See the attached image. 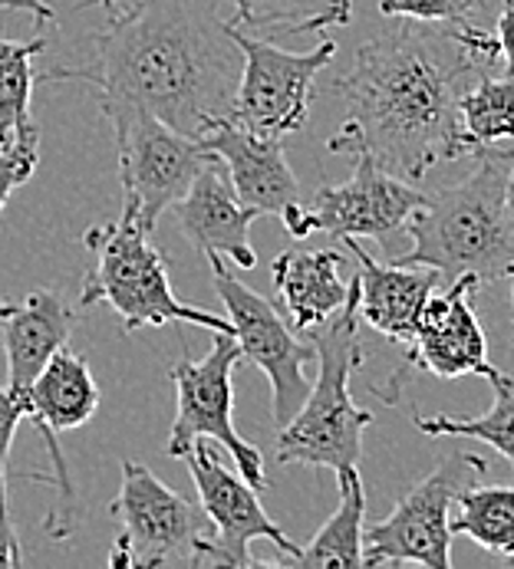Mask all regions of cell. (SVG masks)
<instances>
[{
	"label": "cell",
	"instance_id": "obj_35",
	"mask_svg": "<svg viewBox=\"0 0 514 569\" xmlns=\"http://www.w3.org/2000/svg\"><path fill=\"white\" fill-rule=\"evenodd\" d=\"M505 563H508V567L514 569V553H512V557H505Z\"/></svg>",
	"mask_w": 514,
	"mask_h": 569
},
{
	"label": "cell",
	"instance_id": "obj_20",
	"mask_svg": "<svg viewBox=\"0 0 514 569\" xmlns=\"http://www.w3.org/2000/svg\"><path fill=\"white\" fill-rule=\"evenodd\" d=\"M340 481V503L334 517L314 533L307 547H300V557L294 567H334L356 569L363 567V517H366V490L356 475V468H346L337 475Z\"/></svg>",
	"mask_w": 514,
	"mask_h": 569
},
{
	"label": "cell",
	"instance_id": "obj_18",
	"mask_svg": "<svg viewBox=\"0 0 514 569\" xmlns=\"http://www.w3.org/2000/svg\"><path fill=\"white\" fill-rule=\"evenodd\" d=\"M3 356H7V392L23 411V399L43 366L67 346L77 326V310L50 290L30 293L20 307L0 320Z\"/></svg>",
	"mask_w": 514,
	"mask_h": 569
},
{
	"label": "cell",
	"instance_id": "obj_31",
	"mask_svg": "<svg viewBox=\"0 0 514 569\" xmlns=\"http://www.w3.org/2000/svg\"><path fill=\"white\" fill-rule=\"evenodd\" d=\"M0 10H23V13H33L40 23H50L57 17L47 0H0Z\"/></svg>",
	"mask_w": 514,
	"mask_h": 569
},
{
	"label": "cell",
	"instance_id": "obj_33",
	"mask_svg": "<svg viewBox=\"0 0 514 569\" xmlns=\"http://www.w3.org/2000/svg\"><path fill=\"white\" fill-rule=\"evenodd\" d=\"M10 307H13V303H0V320H3L7 313H10Z\"/></svg>",
	"mask_w": 514,
	"mask_h": 569
},
{
	"label": "cell",
	"instance_id": "obj_24",
	"mask_svg": "<svg viewBox=\"0 0 514 569\" xmlns=\"http://www.w3.org/2000/svg\"><path fill=\"white\" fill-rule=\"evenodd\" d=\"M47 50L43 37L33 40H0V149L23 139L37 122L30 119L33 96V60Z\"/></svg>",
	"mask_w": 514,
	"mask_h": 569
},
{
	"label": "cell",
	"instance_id": "obj_6",
	"mask_svg": "<svg viewBox=\"0 0 514 569\" xmlns=\"http://www.w3.org/2000/svg\"><path fill=\"white\" fill-rule=\"evenodd\" d=\"M112 517L119 520V540L109 567L116 569H159L178 560L201 567L215 537L208 513L139 461H122V488L112 500Z\"/></svg>",
	"mask_w": 514,
	"mask_h": 569
},
{
	"label": "cell",
	"instance_id": "obj_9",
	"mask_svg": "<svg viewBox=\"0 0 514 569\" xmlns=\"http://www.w3.org/2000/svg\"><path fill=\"white\" fill-rule=\"evenodd\" d=\"M231 37L245 57L231 122L264 139H284L290 132H300L310 112L314 80L337 57V43L320 40L307 53H290L267 37H251L235 20Z\"/></svg>",
	"mask_w": 514,
	"mask_h": 569
},
{
	"label": "cell",
	"instance_id": "obj_14",
	"mask_svg": "<svg viewBox=\"0 0 514 569\" xmlns=\"http://www.w3.org/2000/svg\"><path fill=\"white\" fill-rule=\"evenodd\" d=\"M482 283L475 277H458L448 283V290L432 293V300L423 310L419 329L409 342L406 366L393 376L389 389H376V396L386 406L399 402V382L406 372L426 369L438 379H462V376H478L485 382H498L505 372L488 359V339L472 310V293Z\"/></svg>",
	"mask_w": 514,
	"mask_h": 569
},
{
	"label": "cell",
	"instance_id": "obj_23",
	"mask_svg": "<svg viewBox=\"0 0 514 569\" xmlns=\"http://www.w3.org/2000/svg\"><path fill=\"white\" fill-rule=\"evenodd\" d=\"M235 10V23L245 30L267 33H320L327 27L349 23L353 3L349 0H228Z\"/></svg>",
	"mask_w": 514,
	"mask_h": 569
},
{
	"label": "cell",
	"instance_id": "obj_13",
	"mask_svg": "<svg viewBox=\"0 0 514 569\" xmlns=\"http://www.w3.org/2000/svg\"><path fill=\"white\" fill-rule=\"evenodd\" d=\"M426 194L416 191L406 178L389 174L369 156H356L349 181L320 188L314 204H304L300 224L290 238L330 234V238H373L389 241L396 231H406L409 218L423 208Z\"/></svg>",
	"mask_w": 514,
	"mask_h": 569
},
{
	"label": "cell",
	"instance_id": "obj_28",
	"mask_svg": "<svg viewBox=\"0 0 514 569\" xmlns=\"http://www.w3.org/2000/svg\"><path fill=\"white\" fill-rule=\"evenodd\" d=\"M20 418H23L20 406L10 399L7 389H0V517H10V510H7V455H10Z\"/></svg>",
	"mask_w": 514,
	"mask_h": 569
},
{
	"label": "cell",
	"instance_id": "obj_10",
	"mask_svg": "<svg viewBox=\"0 0 514 569\" xmlns=\"http://www.w3.org/2000/svg\"><path fill=\"white\" fill-rule=\"evenodd\" d=\"M109 122L119 146L122 214L139 221L146 231H156L159 218L211 162V152L152 112H116Z\"/></svg>",
	"mask_w": 514,
	"mask_h": 569
},
{
	"label": "cell",
	"instance_id": "obj_17",
	"mask_svg": "<svg viewBox=\"0 0 514 569\" xmlns=\"http://www.w3.org/2000/svg\"><path fill=\"white\" fill-rule=\"evenodd\" d=\"M343 244L359 263V320L386 339L409 346L442 277L428 267H403L396 260L379 263L356 238H343Z\"/></svg>",
	"mask_w": 514,
	"mask_h": 569
},
{
	"label": "cell",
	"instance_id": "obj_7",
	"mask_svg": "<svg viewBox=\"0 0 514 569\" xmlns=\"http://www.w3.org/2000/svg\"><path fill=\"white\" fill-rule=\"evenodd\" d=\"M241 362L238 339L231 332H211V352L201 362L181 359L171 366L175 382V421L169 431V455L185 458L201 438L218 441L238 475L260 493L267 490L264 458L235 428V366Z\"/></svg>",
	"mask_w": 514,
	"mask_h": 569
},
{
	"label": "cell",
	"instance_id": "obj_3",
	"mask_svg": "<svg viewBox=\"0 0 514 569\" xmlns=\"http://www.w3.org/2000/svg\"><path fill=\"white\" fill-rule=\"evenodd\" d=\"M475 171L448 188L426 194L406 231L413 250L399 253L403 267H428L442 280L475 277L492 283L514 273V214L508 204L512 149H482Z\"/></svg>",
	"mask_w": 514,
	"mask_h": 569
},
{
	"label": "cell",
	"instance_id": "obj_1",
	"mask_svg": "<svg viewBox=\"0 0 514 569\" xmlns=\"http://www.w3.org/2000/svg\"><path fill=\"white\" fill-rule=\"evenodd\" d=\"M225 3L136 0L96 33L89 67H60L37 82H89L106 119L116 112H152L201 142L231 119L245 67Z\"/></svg>",
	"mask_w": 514,
	"mask_h": 569
},
{
	"label": "cell",
	"instance_id": "obj_36",
	"mask_svg": "<svg viewBox=\"0 0 514 569\" xmlns=\"http://www.w3.org/2000/svg\"><path fill=\"white\" fill-rule=\"evenodd\" d=\"M512 313H514V273H512Z\"/></svg>",
	"mask_w": 514,
	"mask_h": 569
},
{
	"label": "cell",
	"instance_id": "obj_4",
	"mask_svg": "<svg viewBox=\"0 0 514 569\" xmlns=\"http://www.w3.org/2000/svg\"><path fill=\"white\" fill-rule=\"evenodd\" d=\"M317 349V382L300 411L277 435V465H307L340 475L363 458V431L373 411L349 396V376L363 366L359 342V277L349 280V297L324 326L310 329Z\"/></svg>",
	"mask_w": 514,
	"mask_h": 569
},
{
	"label": "cell",
	"instance_id": "obj_30",
	"mask_svg": "<svg viewBox=\"0 0 514 569\" xmlns=\"http://www.w3.org/2000/svg\"><path fill=\"white\" fill-rule=\"evenodd\" d=\"M20 563H23V553H20L17 530H13L10 517H0V569H13Z\"/></svg>",
	"mask_w": 514,
	"mask_h": 569
},
{
	"label": "cell",
	"instance_id": "obj_5",
	"mask_svg": "<svg viewBox=\"0 0 514 569\" xmlns=\"http://www.w3.org/2000/svg\"><path fill=\"white\" fill-rule=\"evenodd\" d=\"M149 234L152 231H146L129 214L112 224L89 228L83 244L92 253V267L86 270L77 307L109 303L119 313L126 332H139L146 326L159 329L188 323L235 336L228 317H215L195 303H181L171 293L166 253L149 241Z\"/></svg>",
	"mask_w": 514,
	"mask_h": 569
},
{
	"label": "cell",
	"instance_id": "obj_16",
	"mask_svg": "<svg viewBox=\"0 0 514 569\" xmlns=\"http://www.w3.org/2000/svg\"><path fill=\"white\" fill-rule=\"evenodd\" d=\"M171 211L178 231L201 257H225L241 270H251L257 263L251 247V221L257 214L238 201L225 164L215 156L198 171L191 188L171 204Z\"/></svg>",
	"mask_w": 514,
	"mask_h": 569
},
{
	"label": "cell",
	"instance_id": "obj_22",
	"mask_svg": "<svg viewBox=\"0 0 514 569\" xmlns=\"http://www.w3.org/2000/svg\"><path fill=\"white\" fill-rule=\"evenodd\" d=\"M458 517H452V537H468L485 553H514V488H468L455 497Z\"/></svg>",
	"mask_w": 514,
	"mask_h": 569
},
{
	"label": "cell",
	"instance_id": "obj_26",
	"mask_svg": "<svg viewBox=\"0 0 514 569\" xmlns=\"http://www.w3.org/2000/svg\"><path fill=\"white\" fill-rule=\"evenodd\" d=\"M478 10V0H379V13L396 20H419V23H472L468 17Z\"/></svg>",
	"mask_w": 514,
	"mask_h": 569
},
{
	"label": "cell",
	"instance_id": "obj_12",
	"mask_svg": "<svg viewBox=\"0 0 514 569\" xmlns=\"http://www.w3.org/2000/svg\"><path fill=\"white\" fill-rule=\"evenodd\" d=\"M185 465L191 471V481L198 490L201 510L208 513L215 537L201 557V567H228V569H251L255 557H251V543L255 540H270L280 553L290 557V563L300 557V543H294L260 507L257 490L231 475L218 451L201 441H195L185 455Z\"/></svg>",
	"mask_w": 514,
	"mask_h": 569
},
{
	"label": "cell",
	"instance_id": "obj_2",
	"mask_svg": "<svg viewBox=\"0 0 514 569\" xmlns=\"http://www.w3.org/2000/svg\"><path fill=\"white\" fill-rule=\"evenodd\" d=\"M475 57L455 23L396 17L359 43L353 67L334 80L346 122L330 136L334 156H369L396 178H423L438 162L468 156L458 132L462 80Z\"/></svg>",
	"mask_w": 514,
	"mask_h": 569
},
{
	"label": "cell",
	"instance_id": "obj_8",
	"mask_svg": "<svg viewBox=\"0 0 514 569\" xmlns=\"http://www.w3.org/2000/svg\"><path fill=\"white\" fill-rule=\"evenodd\" d=\"M488 475V465L475 455H448L428 478L409 490L386 520L366 530L363 567L428 569L452 567V507L458 490Z\"/></svg>",
	"mask_w": 514,
	"mask_h": 569
},
{
	"label": "cell",
	"instance_id": "obj_34",
	"mask_svg": "<svg viewBox=\"0 0 514 569\" xmlns=\"http://www.w3.org/2000/svg\"><path fill=\"white\" fill-rule=\"evenodd\" d=\"M99 3H102V7H106V10H109V13H112V10H116V0H99Z\"/></svg>",
	"mask_w": 514,
	"mask_h": 569
},
{
	"label": "cell",
	"instance_id": "obj_25",
	"mask_svg": "<svg viewBox=\"0 0 514 569\" xmlns=\"http://www.w3.org/2000/svg\"><path fill=\"white\" fill-rule=\"evenodd\" d=\"M495 406L478 418H448V415H413V425L428 438H478L492 445L514 468V379L502 376L492 382Z\"/></svg>",
	"mask_w": 514,
	"mask_h": 569
},
{
	"label": "cell",
	"instance_id": "obj_11",
	"mask_svg": "<svg viewBox=\"0 0 514 569\" xmlns=\"http://www.w3.org/2000/svg\"><path fill=\"white\" fill-rule=\"evenodd\" d=\"M208 267H211L215 293L235 329L241 362H251L267 376L270 399H274V421L277 428H284L314 389L307 379V362L317 359V349L314 342H300L294 336L297 329L284 323V317L267 297L235 280L231 270L225 267V257H208Z\"/></svg>",
	"mask_w": 514,
	"mask_h": 569
},
{
	"label": "cell",
	"instance_id": "obj_19",
	"mask_svg": "<svg viewBox=\"0 0 514 569\" xmlns=\"http://www.w3.org/2000/svg\"><path fill=\"white\" fill-rule=\"evenodd\" d=\"M343 267L346 257L330 247L277 253L270 267L274 293L297 332L324 326L346 303L349 280H343Z\"/></svg>",
	"mask_w": 514,
	"mask_h": 569
},
{
	"label": "cell",
	"instance_id": "obj_15",
	"mask_svg": "<svg viewBox=\"0 0 514 569\" xmlns=\"http://www.w3.org/2000/svg\"><path fill=\"white\" fill-rule=\"evenodd\" d=\"M201 146L225 164L231 188L245 208H251L255 214L280 218L287 234L297 231L304 201H300L297 174L280 149V139L255 136L228 119V122L215 126L201 139Z\"/></svg>",
	"mask_w": 514,
	"mask_h": 569
},
{
	"label": "cell",
	"instance_id": "obj_21",
	"mask_svg": "<svg viewBox=\"0 0 514 569\" xmlns=\"http://www.w3.org/2000/svg\"><path fill=\"white\" fill-rule=\"evenodd\" d=\"M458 132L468 156L514 139V73L482 77L458 96Z\"/></svg>",
	"mask_w": 514,
	"mask_h": 569
},
{
	"label": "cell",
	"instance_id": "obj_27",
	"mask_svg": "<svg viewBox=\"0 0 514 569\" xmlns=\"http://www.w3.org/2000/svg\"><path fill=\"white\" fill-rule=\"evenodd\" d=\"M37 162H40V129H30L23 139L0 149V214L10 201V194L33 178Z\"/></svg>",
	"mask_w": 514,
	"mask_h": 569
},
{
	"label": "cell",
	"instance_id": "obj_29",
	"mask_svg": "<svg viewBox=\"0 0 514 569\" xmlns=\"http://www.w3.org/2000/svg\"><path fill=\"white\" fill-rule=\"evenodd\" d=\"M495 37H498V60L505 63L508 73H514V0H502Z\"/></svg>",
	"mask_w": 514,
	"mask_h": 569
},
{
	"label": "cell",
	"instance_id": "obj_32",
	"mask_svg": "<svg viewBox=\"0 0 514 569\" xmlns=\"http://www.w3.org/2000/svg\"><path fill=\"white\" fill-rule=\"evenodd\" d=\"M508 204H512V214H514V164H512V178H508Z\"/></svg>",
	"mask_w": 514,
	"mask_h": 569
}]
</instances>
